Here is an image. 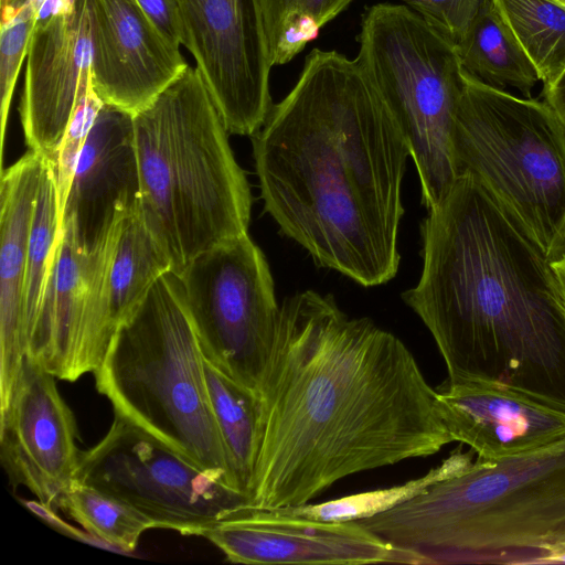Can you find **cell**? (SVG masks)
Segmentation results:
<instances>
[{
	"mask_svg": "<svg viewBox=\"0 0 565 565\" xmlns=\"http://www.w3.org/2000/svg\"><path fill=\"white\" fill-rule=\"evenodd\" d=\"M257 396L247 508L307 504L345 477L454 441L403 341L313 290L280 303Z\"/></svg>",
	"mask_w": 565,
	"mask_h": 565,
	"instance_id": "6da1fadb",
	"label": "cell"
},
{
	"mask_svg": "<svg viewBox=\"0 0 565 565\" xmlns=\"http://www.w3.org/2000/svg\"><path fill=\"white\" fill-rule=\"evenodd\" d=\"M252 137L264 209L281 233L362 286L394 278L409 151L356 58L313 49Z\"/></svg>",
	"mask_w": 565,
	"mask_h": 565,
	"instance_id": "7a4b0ae2",
	"label": "cell"
},
{
	"mask_svg": "<svg viewBox=\"0 0 565 565\" xmlns=\"http://www.w3.org/2000/svg\"><path fill=\"white\" fill-rule=\"evenodd\" d=\"M423 270L402 294L449 381L510 386L565 409V303L551 260L471 173L420 225Z\"/></svg>",
	"mask_w": 565,
	"mask_h": 565,
	"instance_id": "3957f363",
	"label": "cell"
},
{
	"mask_svg": "<svg viewBox=\"0 0 565 565\" xmlns=\"http://www.w3.org/2000/svg\"><path fill=\"white\" fill-rule=\"evenodd\" d=\"M417 564H550L565 551V438L469 462L359 521Z\"/></svg>",
	"mask_w": 565,
	"mask_h": 565,
	"instance_id": "277c9868",
	"label": "cell"
},
{
	"mask_svg": "<svg viewBox=\"0 0 565 565\" xmlns=\"http://www.w3.org/2000/svg\"><path fill=\"white\" fill-rule=\"evenodd\" d=\"M140 211L181 271L199 254L247 233L252 194L205 82L190 65L134 115Z\"/></svg>",
	"mask_w": 565,
	"mask_h": 565,
	"instance_id": "5b68a950",
	"label": "cell"
},
{
	"mask_svg": "<svg viewBox=\"0 0 565 565\" xmlns=\"http://www.w3.org/2000/svg\"><path fill=\"white\" fill-rule=\"evenodd\" d=\"M203 359L177 276L169 271L118 326L93 374L116 415L241 493Z\"/></svg>",
	"mask_w": 565,
	"mask_h": 565,
	"instance_id": "8992f818",
	"label": "cell"
},
{
	"mask_svg": "<svg viewBox=\"0 0 565 565\" xmlns=\"http://www.w3.org/2000/svg\"><path fill=\"white\" fill-rule=\"evenodd\" d=\"M458 175L473 174L529 231L551 263L565 257V127L543 99L462 70L454 125Z\"/></svg>",
	"mask_w": 565,
	"mask_h": 565,
	"instance_id": "52a82bcc",
	"label": "cell"
},
{
	"mask_svg": "<svg viewBox=\"0 0 565 565\" xmlns=\"http://www.w3.org/2000/svg\"><path fill=\"white\" fill-rule=\"evenodd\" d=\"M360 63L407 145L429 210L459 177L454 125L462 90L457 45L405 4L365 9L358 34Z\"/></svg>",
	"mask_w": 565,
	"mask_h": 565,
	"instance_id": "ba28073f",
	"label": "cell"
},
{
	"mask_svg": "<svg viewBox=\"0 0 565 565\" xmlns=\"http://www.w3.org/2000/svg\"><path fill=\"white\" fill-rule=\"evenodd\" d=\"M175 276L204 359L257 395L280 306L262 249L244 233L199 254Z\"/></svg>",
	"mask_w": 565,
	"mask_h": 565,
	"instance_id": "9c48e42d",
	"label": "cell"
},
{
	"mask_svg": "<svg viewBox=\"0 0 565 565\" xmlns=\"http://www.w3.org/2000/svg\"><path fill=\"white\" fill-rule=\"evenodd\" d=\"M76 480L182 535L203 536L247 508L246 497L116 414L99 443L81 452Z\"/></svg>",
	"mask_w": 565,
	"mask_h": 565,
	"instance_id": "30bf717a",
	"label": "cell"
},
{
	"mask_svg": "<svg viewBox=\"0 0 565 565\" xmlns=\"http://www.w3.org/2000/svg\"><path fill=\"white\" fill-rule=\"evenodd\" d=\"M192 53L230 134L253 136L273 107V67L250 0H178Z\"/></svg>",
	"mask_w": 565,
	"mask_h": 565,
	"instance_id": "8fae6325",
	"label": "cell"
},
{
	"mask_svg": "<svg viewBox=\"0 0 565 565\" xmlns=\"http://www.w3.org/2000/svg\"><path fill=\"white\" fill-rule=\"evenodd\" d=\"M55 376L24 359L7 408L0 413V459L11 482L54 511L77 478L81 452L73 412Z\"/></svg>",
	"mask_w": 565,
	"mask_h": 565,
	"instance_id": "7c38bea8",
	"label": "cell"
},
{
	"mask_svg": "<svg viewBox=\"0 0 565 565\" xmlns=\"http://www.w3.org/2000/svg\"><path fill=\"white\" fill-rule=\"evenodd\" d=\"M231 563L241 564H411V555L359 521L332 522L280 509L243 508L204 535Z\"/></svg>",
	"mask_w": 565,
	"mask_h": 565,
	"instance_id": "4fadbf2b",
	"label": "cell"
},
{
	"mask_svg": "<svg viewBox=\"0 0 565 565\" xmlns=\"http://www.w3.org/2000/svg\"><path fill=\"white\" fill-rule=\"evenodd\" d=\"M87 0L38 17L29 42L20 117L30 150L54 161L78 98L92 77Z\"/></svg>",
	"mask_w": 565,
	"mask_h": 565,
	"instance_id": "5bb4252c",
	"label": "cell"
},
{
	"mask_svg": "<svg viewBox=\"0 0 565 565\" xmlns=\"http://www.w3.org/2000/svg\"><path fill=\"white\" fill-rule=\"evenodd\" d=\"M92 85L104 104L131 115L189 66L137 0H87Z\"/></svg>",
	"mask_w": 565,
	"mask_h": 565,
	"instance_id": "9a60e30c",
	"label": "cell"
},
{
	"mask_svg": "<svg viewBox=\"0 0 565 565\" xmlns=\"http://www.w3.org/2000/svg\"><path fill=\"white\" fill-rule=\"evenodd\" d=\"M169 271L171 260L141 211L118 218L93 254L78 351L79 377L95 372L118 326Z\"/></svg>",
	"mask_w": 565,
	"mask_h": 565,
	"instance_id": "2e32d148",
	"label": "cell"
},
{
	"mask_svg": "<svg viewBox=\"0 0 565 565\" xmlns=\"http://www.w3.org/2000/svg\"><path fill=\"white\" fill-rule=\"evenodd\" d=\"M436 407L454 441L482 460H499L565 438V409L514 390L478 380H445Z\"/></svg>",
	"mask_w": 565,
	"mask_h": 565,
	"instance_id": "e0dca14e",
	"label": "cell"
},
{
	"mask_svg": "<svg viewBox=\"0 0 565 565\" xmlns=\"http://www.w3.org/2000/svg\"><path fill=\"white\" fill-rule=\"evenodd\" d=\"M134 115L104 104L79 154L62 211L77 246L94 254L114 224L140 209Z\"/></svg>",
	"mask_w": 565,
	"mask_h": 565,
	"instance_id": "ac0fdd59",
	"label": "cell"
},
{
	"mask_svg": "<svg viewBox=\"0 0 565 565\" xmlns=\"http://www.w3.org/2000/svg\"><path fill=\"white\" fill-rule=\"evenodd\" d=\"M45 156L29 150L0 183V412L9 404L28 353V245Z\"/></svg>",
	"mask_w": 565,
	"mask_h": 565,
	"instance_id": "d6986e66",
	"label": "cell"
},
{
	"mask_svg": "<svg viewBox=\"0 0 565 565\" xmlns=\"http://www.w3.org/2000/svg\"><path fill=\"white\" fill-rule=\"evenodd\" d=\"M93 254L62 225L49 276L28 331L26 356L56 379L75 382Z\"/></svg>",
	"mask_w": 565,
	"mask_h": 565,
	"instance_id": "ffe728a7",
	"label": "cell"
},
{
	"mask_svg": "<svg viewBox=\"0 0 565 565\" xmlns=\"http://www.w3.org/2000/svg\"><path fill=\"white\" fill-rule=\"evenodd\" d=\"M462 70L487 85L519 90L524 97L539 75L492 0H483L465 39L457 45Z\"/></svg>",
	"mask_w": 565,
	"mask_h": 565,
	"instance_id": "44dd1931",
	"label": "cell"
},
{
	"mask_svg": "<svg viewBox=\"0 0 565 565\" xmlns=\"http://www.w3.org/2000/svg\"><path fill=\"white\" fill-rule=\"evenodd\" d=\"M203 369L212 408L238 490L248 500L258 445V396L224 375L205 359Z\"/></svg>",
	"mask_w": 565,
	"mask_h": 565,
	"instance_id": "7402d4cb",
	"label": "cell"
},
{
	"mask_svg": "<svg viewBox=\"0 0 565 565\" xmlns=\"http://www.w3.org/2000/svg\"><path fill=\"white\" fill-rule=\"evenodd\" d=\"M534 66L543 87L565 70V4L558 0H492Z\"/></svg>",
	"mask_w": 565,
	"mask_h": 565,
	"instance_id": "603a6c76",
	"label": "cell"
},
{
	"mask_svg": "<svg viewBox=\"0 0 565 565\" xmlns=\"http://www.w3.org/2000/svg\"><path fill=\"white\" fill-rule=\"evenodd\" d=\"M273 66L290 62L353 0H250Z\"/></svg>",
	"mask_w": 565,
	"mask_h": 565,
	"instance_id": "cb8c5ba5",
	"label": "cell"
},
{
	"mask_svg": "<svg viewBox=\"0 0 565 565\" xmlns=\"http://www.w3.org/2000/svg\"><path fill=\"white\" fill-rule=\"evenodd\" d=\"M102 545L132 552L154 523L122 500L75 480L62 494L58 508Z\"/></svg>",
	"mask_w": 565,
	"mask_h": 565,
	"instance_id": "d4e9b609",
	"label": "cell"
},
{
	"mask_svg": "<svg viewBox=\"0 0 565 565\" xmlns=\"http://www.w3.org/2000/svg\"><path fill=\"white\" fill-rule=\"evenodd\" d=\"M472 449L463 452L461 446L439 466L425 476L402 486L348 495L318 504L279 508L281 511L321 521L348 522L372 518L414 498L428 486L456 475L473 460Z\"/></svg>",
	"mask_w": 565,
	"mask_h": 565,
	"instance_id": "484cf974",
	"label": "cell"
},
{
	"mask_svg": "<svg viewBox=\"0 0 565 565\" xmlns=\"http://www.w3.org/2000/svg\"><path fill=\"white\" fill-rule=\"evenodd\" d=\"M61 232L54 161L45 158L28 245L25 316L29 328L38 311Z\"/></svg>",
	"mask_w": 565,
	"mask_h": 565,
	"instance_id": "4316f807",
	"label": "cell"
},
{
	"mask_svg": "<svg viewBox=\"0 0 565 565\" xmlns=\"http://www.w3.org/2000/svg\"><path fill=\"white\" fill-rule=\"evenodd\" d=\"M38 9L31 0H1L0 88L1 153L9 108L29 42L36 22Z\"/></svg>",
	"mask_w": 565,
	"mask_h": 565,
	"instance_id": "83f0119b",
	"label": "cell"
},
{
	"mask_svg": "<svg viewBox=\"0 0 565 565\" xmlns=\"http://www.w3.org/2000/svg\"><path fill=\"white\" fill-rule=\"evenodd\" d=\"M103 106L104 103L94 90L90 77L89 83L78 98L54 163L61 215L79 154Z\"/></svg>",
	"mask_w": 565,
	"mask_h": 565,
	"instance_id": "f1b7e54d",
	"label": "cell"
},
{
	"mask_svg": "<svg viewBox=\"0 0 565 565\" xmlns=\"http://www.w3.org/2000/svg\"><path fill=\"white\" fill-rule=\"evenodd\" d=\"M458 45L471 28L483 0H401Z\"/></svg>",
	"mask_w": 565,
	"mask_h": 565,
	"instance_id": "f546056e",
	"label": "cell"
},
{
	"mask_svg": "<svg viewBox=\"0 0 565 565\" xmlns=\"http://www.w3.org/2000/svg\"><path fill=\"white\" fill-rule=\"evenodd\" d=\"M160 33L173 45L184 42V28L178 0H137Z\"/></svg>",
	"mask_w": 565,
	"mask_h": 565,
	"instance_id": "4dcf8cb0",
	"label": "cell"
},
{
	"mask_svg": "<svg viewBox=\"0 0 565 565\" xmlns=\"http://www.w3.org/2000/svg\"><path fill=\"white\" fill-rule=\"evenodd\" d=\"M542 95L565 127V70L551 85L543 87Z\"/></svg>",
	"mask_w": 565,
	"mask_h": 565,
	"instance_id": "1f68e13d",
	"label": "cell"
},
{
	"mask_svg": "<svg viewBox=\"0 0 565 565\" xmlns=\"http://www.w3.org/2000/svg\"><path fill=\"white\" fill-rule=\"evenodd\" d=\"M551 264L565 303V257Z\"/></svg>",
	"mask_w": 565,
	"mask_h": 565,
	"instance_id": "d6a6232c",
	"label": "cell"
},
{
	"mask_svg": "<svg viewBox=\"0 0 565 565\" xmlns=\"http://www.w3.org/2000/svg\"><path fill=\"white\" fill-rule=\"evenodd\" d=\"M558 1L565 4V0H558Z\"/></svg>",
	"mask_w": 565,
	"mask_h": 565,
	"instance_id": "836d02e7",
	"label": "cell"
}]
</instances>
